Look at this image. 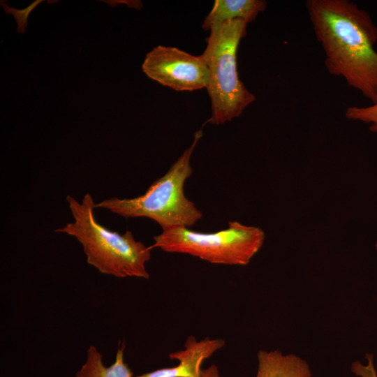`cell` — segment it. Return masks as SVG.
<instances>
[{"label":"cell","instance_id":"cell-1","mask_svg":"<svg viewBox=\"0 0 377 377\" xmlns=\"http://www.w3.org/2000/svg\"><path fill=\"white\" fill-rule=\"evenodd\" d=\"M306 5L328 72L376 103L377 27L369 14L349 0H308Z\"/></svg>","mask_w":377,"mask_h":377},{"label":"cell","instance_id":"cell-2","mask_svg":"<svg viewBox=\"0 0 377 377\" xmlns=\"http://www.w3.org/2000/svg\"><path fill=\"white\" fill-rule=\"evenodd\" d=\"M66 200L73 221L54 231L75 237L82 246L88 264L117 278H149L146 263L151 259V246L137 241L130 230L121 235L100 224L89 193L81 202L71 195H67Z\"/></svg>","mask_w":377,"mask_h":377},{"label":"cell","instance_id":"cell-3","mask_svg":"<svg viewBox=\"0 0 377 377\" xmlns=\"http://www.w3.org/2000/svg\"><path fill=\"white\" fill-rule=\"evenodd\" d=\"M202 135V130L195 133L191 145L144 194L130 199H105L95 203V208H103L124 218H149L162 230L193 226L202 218V213L185 196L184 186L193 172L190 159Z\"/></svg>","mask_w":377,"mask_h":377},{"label":"cell","instance_id":"cell-4","mask_svg":"<svg viewBox=\"0 0 377 377\" xmlns=\"http://www.w3.org/2000/svg\"><path fill=\"white\" fill-rule=\"evenodd\" d=\"M247 23L242 20L226 21L214 25L201 54L209 71L207 87L212 103V117L207 121L219 125L239 117L256 100L239 80L237 50L246 34Z\"/></svg>","mask_w":377,"mask_h":377},{"label":"cell","instance_id":"cell-5","mask_svg":"<svg viewBox=\"0 0 377 377\" xmlns=\"http://www.w3.org/2000/svg\"><path fill=\"white\" fill-rule=\"evenodd\" d=\"M265 237L259 227L229 221L228 228L210 233L184 227L164 229L154 237L151 247L188 254L212 264L246 265L263 246Z\"/></svg>","mask_w":377,"mask_h":377},{"label":"cell","instance_id":"cell-6","mask_svg":"<svg viewBox=\"0 0 377 377\" xmlns=\"http://www.w3.org/2000/svg\"><path fill=\"white\" fill-rule=\"evenodd\" d=\"M143 72L175 91L207 88L208 68L202 55L194 56L174 47L158 45L146 55Z\"/></svg>","mask_w":377,"mask_h":377},{"label":"cell","instance_id":"cell-7","mask_svg":"<svg viewBox=\"0 0 377 377\" xmlns=\"http://www.w3.org/2000/svg\"><path fill=\"white\" fill-rule=\"evenodd\" d=\"M225 343L223 339L205 338L197 341L195 337L190 336L185 342L184 350L169 355L170 359L179 361L177 366L156 369L135 377H200L203 361L223 348Z\"/></svg>","mask_w":377,"mask_h":377},{"label":"cell","instance_id":"cell-8","mask_svg":"<svg viewBox=\"0 0 377 377\" xmlns=\"http://www.w3.org/2000/svg\"><path fill=\"white\" fill-rule=\"evenodd\" d=\"M306 361L295 354L284 355L275 350L258 353L256 377H311Z\"/></svg>","mask_w":377,"mask_h":377},{"label":"cell","instance_id":"cell-9","mask_svg":"<svg viewBox=\"0 0 377 377\" xmlns=\"http://www.w3.org/2000/svg\"><path fill=\"white\" fill-rule=\"evenodd\" d=\"M266 6L267 1L263 0H216L202 27L209 31L215 24L233 20H242L248 24Z\"/></svg>","mask_w":377,"mask_h":377},{"label":"cell","instance_id":"cell-10","mask_svg":"<svg viewBox=\"0 0 377 377\" xmlns=\"http://www.w3.org/2000/svg\"><path fill=\"white\" fill-rule=\"evenodd\" d=\"M75 377H133V372L124 360V347H119L114 362L110 367L103 362L101 353L94 346L87 351L86 361Z\"/></svg>","mask_w":377,"mask_h":377},{"label":"cell","instance_id":"cell-11","mask_svg":"<svg viewBox=\"0 0 377 377\" xmlns=\"http://www.w3.org/2000/svg\"><path fill=\"white\" fill-rule=\"evenodd\" d=\"M345 116L350 120L369 124L370 131L377 133V102L364 107H348Z\"/></svg>","mask_w":377,"mask_h":377},{"label":"cell","instance_id":"cell-12","mask_svg":"<svg viewBox=\"0 0 377 377\" xmlns=\"http://www.w3.org/2000/svg\"><path fill=\"white\" fill-rule=\"evenodd\" d=\"M42 1L36 0L33 2L28 7L22 9L17 10L12 7L8 6L6 3H3L4 10L7 14H12L16 22L17 23V33L24 34L25 32V29L27 25V17L29 13L34 10V8L37 6Z\"/></svg>","mask_w":377,"mask_h":377},{"label":"cell","instance_id":"cell-13","mask_svg":"<svg viewBox=\"0 0 377 377\" xmlns=\"http://www.w3.org/2000/svg\"><path fill=\"white\" fill-rule=\"evenodd\" d=\"M367 364L364 365L360 362H355L351 365V371L357 376L360 377H377L374 365V357L371 354L366 355Z\"/></svg>","mask_w":377,"mask_h":377},{"label":"cell","instance_id":"cell-14","mask_svg":"<svg viewBox=\"0 0 377 377\" xmlns=\"http://www.w3.org/2000/svg\"><path fill=\"white\" fill-rule=\"evenodd\" d=\"M200 377H221L219 374V368L215 364H212L205 369H202Z\"/></svg>","mask_w":377,"mask_h":377},{"label":"cell","instance_id":"cell-15","mask_svg":"<svg viewBox=\"0 0 377 377\" xmlns=\"http://www.w3.org/2000/svg\"><path fill=\"white\" fill-rule=\"evenodd\" d=\"M375 247H376V251H377V242H376V244L375 245Z\"/></svg>","mask_w":377,"mask_h":377}]
</instances>
